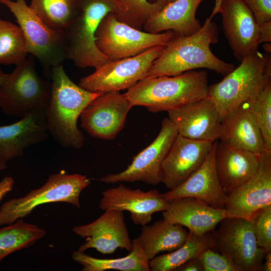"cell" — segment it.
Wrapping results in <instances>:
<instances>
[{
    "mask_svg": "<svg viewBox=\"0 0 271 271\" xmlns=\"http://www.w3.org/2000/svg\"><path fill=\"white\" fill-rule=\"evenodd\" d=\"M213 15L207 18L201 28L187 36L178 35L164 46L155 60L146 77L175 76L196 69L205 68L226 75L235 68L233 64L216 57L210 45L218 42V29L212 21Z\"/></svg>",
    "mask_w": 271,
    "mask_h": 271,
    "instance_id": "1",
    "label": "cell"
},
{
    "mask_svg": "<svg viewBox=\"0 0 271 271\" xmlns=\"http://www.w3.org/2000/svg\"><path fill=\"white\" fill-rule=\"evenodd\" d=\"M51 95L45 109L47 130L65 148L80 149L84 137L77 121L86 106L99 93L88 91L73 82L66 73L63 64L51 69Z\"/></svg>",
    "mask_w": 271,
    "mask_h": 271,
    "instance_id": "2",
    "label": "cell"
},
{
    "mask_svg": "<svg viewBox=\"0 0 271 271\" xmlns=\"http://www.w3.org/2000/svg\"><path fill=\"white\" fill-rule=\"evenodd\" d=\"M207 73L191 70L175 76L145 77L124 93L132 106L168 111L207 96Z\"/></svg>",
    "mask_w": 271,
    "mask_h": 271,
    "instance_id": "3",
    "label": "cell"
},
{
    "mask_svg": "<svg viewBox=\"0 0 271 271\" xmlns=\"http://www.w3.org/2000/svg\"><path fill=\"white\" fill-rule=\"evenodd\" d=\"M270 78V54L257 51L243 58L220 82L209 86L207 96L215 104L221 122L254 96Z\"/></svg>",
    "mask_w": 271,
    "mask_h": 271,
    "instance_id": "4",
    "label": "cell"
},
{
    "mask_svg": "<svg viewBox=\"0 0 271 271\" xmlns=\"http://www.w3.org/2000/svg\"><path fill=\"white\" fill-rule=\"evenodd\" d=\"M112 0H80L75 17L64 30L67 46V59L79 68H99L111 61L95 44V33L103 19L115 14Z\"/></svg>",
    "mask_w": 271,
    "mask_h": 271,
    "instance_id": "5",
    "label": "cell"
},
{
    "mask_svg": "<svg viewBox=\"0 0 271 271\" xmlns=\"http://www.w3.org/2000/svg\"><path fill=\"white\" fill-rule=\"evenodd\" d=\"M51 90L52 82L38 74L31 55L0 85V108L7 116L21 118L33 111L46 109Z\"/></svg>",
    "mask_w": 271,
    "mask_h": 271,
    "instance_id": "6",
    "label": "cell"
},
{
    "mask_svg": "<svg viewBox=\"0 0 271 271\" xmlns=\"http://www.w3.org/2000/svg\"><path fill=\"white\" fill-rule=\"evenodd\" d=\"M90 183L86 176L78 174L61 171L52 174L39 188L4 203L0 207V226L23 219L37 207L45 204L64 202L80 208V195Z\"/></svg>",
    "mask_w": 271,
    "mask_h": 271,
    "instance_id": "7",
    "label": "cell"
},
{
    "mask_svg": "<svg viewBox=\"0 0 271 271\" xmlns=\"http://www.w3.org/2000/svg\"><path fill=\"white\" fill-rule=\"evenodd\" d=\"M16 18L23 33L27 51L37 58L46 72L67 59L64 30L48 26L28 6L25 0H0Z\"/></svg>",
    "mask_w": 271,
    "mask_h": 271,
    "instance_id": "8",
    "label": "cell"
},
{
    "mask_svg": "<svg viewBox=\"0 0 271 271\" xmlns=\"http://www.w3.org/2000/svg\"><path fill=\"white\" fill-rule=\"evenodd\" d=\"M171 31L151 33L118 21L109 13L101 21L95 33L99 51L113 61L139 55L153 47L166 45L175 36Z\"/></svg>",
    "mask_w": 271,
    "mask_h": 271,
    "instance_id": "9",
    "label": "cell"
},
{
    "mask_svg": "<svg viewBox=\"0 0 271 271\" xmlns=\"http://www.w3.org/2000/svg\"><path fill=\"white\" fill-rule=\"evenodd\" d=\"M211 234V248L227 257L240 271L262 270L265 250L258 246L248 219L226 217Z\"/></svg>",
    "mask_w": 271,
    "mask_h": 271,
    "instance_id": "10",
    "label": "cell"
},
{
    "mask_svg": "<svg viewBox=\"0 0 271 271\" xmlns=\"http://www.w3.org/2000/svg\"><path fill=\"white\" fill-rule=\"evenodd\" d=\"M164 46H156L132 57L109 61L82 78L78 85L99 94L128 90L147 76Z\"/></svg>",
    "mask_w": 271,
    "mask_h": 271,
    "instance_id": "11",
    "label": "cell"
},
{
    "mask_svg": "<svg viewBox=\"0 0 271 271\" xmlns=\"http://www.w3.org/2000/svg\"><path fill=\"white\" fill-rule=\"evenodd\" d=\"M178 131L168 117L162 122L157 137L132 159L122 172L102 177L100 181L108 184L141 181L152 185L162 183L163 163Z\"/></svg>",
    "mask_w": 271,
    "mask_h": 271,
    "instance_id": "12",
    "label": "cell"
},
{
    "mask_svg": "<svg viewBox=\"0 0 271 271\" xmlns=\"http://www.w3.org/2000/svg\"><path fill=\"white\" fill-rule=\"evenodd\" d=\"M222 15V28L234 56L239 61L256 52L260 43L259 27L244 0H215Z\"/></svg>",
    "mask_w": 271,
    "mask_h": 271,
    "instance_id": "13",
    "label": "cell"
},
{
    "mask_svg": "<svg viewBox=\"0 0 271 271\" xmlns=\"http://www.w3.org/2000/svg\"><path fill=\"white\" fill-rule=\"evenodd\" d=\"M132 107L124 93L100 94L81 113V125L93 137L113 140L124 127L127 114Z\"/></svg>",
    "mask_w": 271,
    "mask_h": 271,
    "instance_id": "14",
    "label": "cell"
},
{
    "mask_svg": "<svg viewBox=\"0 0 271 271\" xmlns=\"http://www.w3.org/2000/svg\"><path fill=\"white\" fill-rule=\"evenodd\" d=\"M271 206V152L260 154L255 174L227 194L226 217L250 220L258 211Z\"/></svg>",
    "mask_w": 271,
    "mask_h": 271,
    "instance_id": "15",
    "label": "cell"
},
{
    "mask_svg": "<svg viewBox=\"0 0 271 271\" xmlns=\"http://www.w3.org/2000/svg\"><path fill=\"white\" fill-rule=\"evenodd\" d=\"M72 230L85 240L78 249L81 252L94 248L101 254H110L118 248L129 252L132 248V240L130 238L122 211L105 210L94 221L75 226Z\"/></svg>",
    "mask_w": 271,
    "mask_h": 271,
    "instance_id": "16",
    "label": "cell"
},
{
    "mask_svg": "<svg viewBox=\"0 0 271 271\" xmlns=\"http://www.w3.org/2000/svg\"><path fill=\"white\" fill-rule=\"evenodd\" d=\"M101 194L99 205L101 210L127 211L130 214L132 221L138 225L148 224L154 214L165 211L168 205V200L156 189L145 192L120 184Z\"/></svg>",
    "mask_w": 271,
    "mask_h": 271,
    "instance_id": "17",
    "label": "cell"
},
{
    "mask_svg": "<svg viewBox=\"0 0 271 271\" xmlns=\"http://www.w3.org/2000/svg\"><path fill=\"white\" fill-rule=\"evenodd\" d=\"M167 112L178 134L213 143L219 140L221 120L215 104L208 96Z\"/></svg>",
    "mask_w": 271,
    "mask_h": 271,
    "instance_id": "18",
    "label": "cell"
},
{
    "mask_svg": "<svg viewBox=\"0 0 271 271\" xmlns=\"http://www.w3.org/2000/svg\"><path fill=\"white\" fill-rule=\"evenodd\" d=\"M213 144L178 133L163 163L162 183L169 190L181 184L202 165Z\"/></svg>",
    "mask_w": 271,
    "mask_h": 271,
    "instance_id": "19",
    "label": "cell"
},
{
    "mask_svg": "<svg viewBox=\"0 0 271 271\" xmlns=\"http://www.w3.org/2000/svg\"><path fill=\"white\" fill-rule=\"evenodd\" d=\"M217 141L202 165L181 184L163 193L165 199L191 197L215 208H225L227 194L220 184L215 168Z\"/></svg>",
    "mask_w": 271,
    "mask_h": 271,
    "instance_id": "20",
    "label": "cell"
},
{
    "mask_svg": "<svg viewBox=\"0 0 271 271\" xmlns=\"http://www.w3.org/2000/svg\"><path fill=\"white\" fill-rule=\"evenodd\" d=\"M49 136L45 109L33 111L16 122L0 126V160L7 163L23 156L27 148L46 141Z\"/></svg>",
    "mask_w": 271,
    "mask_h": 271,
    "instance_id": "21",
    "label": "cell"
},
{
    "mask_svg": "<svg viewBox=\"0 0 271 271\" xmlns=\"http://www.w3.org/2000/svg\"><path fill=\"white\" fill-rule=\"evenodd\" d=\"M168 201V207L163 211V219L197 234L212 232L226 217L225 208H215L193 198L180 197Z\"/></svg>",
    "mask_w": 271,
    "mask_h": 271,
    "instance_id": "22",
    "label": "cell"
},
{
    "mask_svg": "<svg viewBox=\"0 0 271 271\" xmlns=\"http://www.w3.org/2000/svg\"><path fill=\"white\" fill-rule=\"evenodd\" d=\"M259 163L260 155L217 141L215 168L220 184L227 194L251 178Z\"/></svg>",
    "mask_w": 271,
    "mask_h": 271,
    "instance_id": "23",
    "label": "cell"
},
{
    "mask_svg": "<svg viewBox=\"0 0 271 271\" xmlns=\"http://www.w3.org/2000/svg\"><path fill=\"white\" fill-rule=\"evenodd\" d=\"M219 139L231 147L259 155L266 150L261 132L246 103L221 122Z\"/></svg>",
    "mask_w": 271,
    "mask_h": 271,
    "instance_id": "24",
    "label": "cell"
},
{
    "mask_svg": "<svg viewBox=\"0 0 271 271\" xmlns=\"http://www.w3.org/2000/svg\"><path fill=\"white\" fill-rule=\"evenodd\" d=\"M203 0H175L167 4L144 25L145 31L160 33L167 31L187 36L201 27L196 18L197 9Z\"/></svg>",
    "mask_w": 271,
    "mask_h": 271,
    "instance_id": "25",
    "label": "cell"
},
{
    "mask_svg": "<svg viewBox=\"0 0 271 271\" xmlns=\"http://www.w3.org/2000/svg\"><path fill=\"white\" fill-rule=\"evenodd\" d=\"M188 233L184 227L163 219L152 225L142 226L141 233L136 239L150 260L160 252L179 247L186 240Z\"/></svg>",
    "mask_w": 271,
    "mask_h": 271,
    "instance_id": "26",
    "label": "cell"
},
{
    "mask_svg": "<svg viewBox=\"0 0 271 271\" xmlns=\"http://www.w3.org/2000/svg\"><path fill=\"white\" fill-rule=\"evenodd\" d=\"M132 240L129 253L122 257L102 259L89 256L78 250L74 251L72 259L83 266V271H105L114 269L121 271H151L149 260L136 239Z\"/></svg>",
    "mask_w": 271,
    "mask_h": 271,
    "instance_id": "27",
    "label": "cell"
},
{
    "mask_svg": "<svg viewBox=\"0 0 271 271\" xmlns=\"http://www.w3.org/2000/svg\"><path fill=\"white\" fill-rule=\"evenodd\" d=\"M210 232L197 234L189 231L185 242L171 252L156 256L149 260L152 271H173L188 260L198 257L206 248H211Z\"/></svg>",
    "mask_w": 271,
    "mask_h": 271,
    "instance_id": "28",
    "label": "cell"
},
{
    "mask_svg": "<svg viewBox=\"0 0 271 271\" xmlns=\"http://www.w3.org/2000/svg\"><path fill=\"white\" fill-rule=\"evenodd\" d=\"M45 234L44 229L23 218L0 228V263L9 254L33 245Z\"/></svg>",
    "mask_w": 271,
    "mask_h": 271,
    "instance_id": "29",
    "label": "cell"
},
{
    "mask_svg": "<svg viewBox=\"0 0 271 271\" xmlns=\"http://www.w3.org/2000/svg\"><path fill=\"white\" fill-rule=\"evenodd\" d=\"M80 0H31L30 8L49 27L64 30L77 14Z\"/></svg>",
    "mask_w": 271,
    "mask_h": 271,
    "instance_id": "30",
    "label": "cell"
},
{
    "mask_svg": "<svg viewBox=\"0 0 271 271\" xmlns=\"http://www.w3.org/2000/svg\"><path fill=\"white\" fill-rule=\"evenodd\" d=\"M117 19L133 28L142 30L145 23L167 4L164 0H112Z\"/></svg>",
    "mask_w": 271,
    "mask_h": 271,
    "instance_id": "31",
    "label": "cell"
},
{
    "mask_svg": "<svg viewBox=\"0 0 271 271\" xmlns=\"http://www.w3.org/2000/svg\"><path fill=\"white\" fill-rule=\"evenodd\" d=\"M28 54L20 27L0 19V64L16 66L24 62Z\"/></svg>",
    "mask_w": 271,
    "mask_h": 271,
    "instance_id": "32",
    "label": "cell"
},
{
    "mask_svg": "<svg viewBox=\"0 0 271 271\" xmlns=\"http://www.w3.org/2000/svg\"><path fill=\"white\" fill-rule=\"evenodd\" d=\"M246 103L261 132L265 150L271 152V78Z\"/></svg>",
    "mask_w": 271,
    "mask_h": 271,
    "instance_id": "33",
    "label": "cell"
},
{
    "mask_svg": "<svg viewBox=\"0 0 271 271\" xmlns=\"http://www.w3.org/2000/svg\"><path fill=\"white\" fill-rule=\"evenodd\" d=\"M249 220L258 246L265 252L271 251V206L256 212Z\"/></svg>",
    "mask_w": 271,
    "mask_h": 271,
    "instance_id": "34",
    "label": "cell"
},
{
    "mask_svg": "<svg viewBox=\"0 0 271 271\" xmlns=\"http://www.w3.org/2000/svg\"><path fill=\"white\" fill-rule=\"evenodd\" d=\"M198 258L203 271H240L227 257L210 247L205 249Z\"/></svg>",
    "mask_w": 271,
    "mask_h": 271,
    "instance_id": "35",
    "label": "cell"
},
{
    "mask_svg": "<svg viewBox=\"0 0 271 271\" xmlns=\"http://www.w3.org/2000/svg\"><path fill=\"white\" fill-rule=\"evenodd\" d=\"M258 25L271 21V0H244Z\"/></svg>",
    "mask_w": 271,
    "mask_h": 271,
    "instance_id": "36",
    "label": "cell"
},
{
    "mask_svg": "<svg viewBox=\"0 0 271 271\" xmlns=\"http://www.w3.org/2000/svg\"><path fill=\"white\" fill-rule=\"evenodd\" d=\"M175 271H203V268L199 258L196 257L186 262Z\"/></svg>",
    "mask_w": 271,
    "mask_h": 271,
    "instance_id": "37",
    "label": "cell"
},
{
    "mask_svg": "<svg viewBox=\"0 0 271 271\" xmlns=\"http://www.w3.org/2000/svg\"><path fill=\"white\" fill-rule=\"evenodd\" d=\"M14 180L10 176H5L0 181V202L13 188Z\"/></svg>",
    "mask_w": 271,
    "mask_h": 271,
    "instance_id": "38",
    "label": "cell"
},
{
    "mask_svg": "<svg viewBox=\"0 0 271 271\" xmlns=\"http://www.w3.org/2000/svg\"><path fill=\"white\" fill-rule=\"evenodd\" d=\"M260 43L271 42V21L259 25Z\"/></svg>",
    "mask_w": 271,
    "mask_h": 271,
    "instance_id": "39",
    "label": "cell"
},
{
    "mask_svg": "<svg viewBox=\"0 0 271 271\" xmlns=\"http://www.w3.org/2000/svg\"><path fill=\"white\" fill-rule=\"evenodd\" d=\"M262 270H271V251L265 252L262 264Z\"/></svg>",
    "mask_w": 271,
    "mask_h": 271,
    "instance_id": "40",
    "label": "cell"
},
{
    "mask_svg": "<svg viewBox=\"0 0 271 271\" xmlns=\"http://www.w3.org/2000/svg\"><path fill=\"white\" fill-rule=\"evenodd\" d=\"M262 47H263V50L267 54H270V53H271L270 42L264 43Z\"/></svg>",
    "mask_w": 271,
    "mask_h": 271,
    "instance_id": "41",
    "label": "cell"
},
{
    "mask_svg": "<svg viewBox=\"0 0 271 271\" xmlns=\"http://www.w3.org/2000/svg\"><path fill=\"white\" fill-rule=\"evenodd\" d=\"M8 75V74L5 73L0 68V85L4 83Z\"/></svg>",
    "mask_w": 271,
    "mask_h": 271,
    "instance_id": "42",
    "label": "cell"
},
{
    "mask_svg": "<svg viewBox=\"0 0 271 271\" xmlns=\"http://www.w3.org/2000/svg\"><path fill=\"white\" fill-rule=\"evenodd\" d=\"M7 168V163L0 160V172Z\"/></svg>",
    "mask_w": 271,
    "mask_h": 271,
    "instance_id": "43",
    "label": "cell"
},
{
    "mask_svg": "<svg viewBox=\"0 0 271 271\" xmlns=\"http://www.w3.org/2000/svg\"><path fill=\"white\" fill-rule=\"evenodd\" d=\"M167 4L172 2L175 0H164Z\"/></svg>",
    "mask_w": 271,
    "mask_h": 271,
    "instance_id": "44",
    "label": "cell"
},
{
    "mask_svg": "<svg viewBox=\"0 0 271 271\" xmlns=\"http://www.w3.org/2000/svg\"><path fill=\"white\" fill-rule=\"evenodd\" d=\"M156 1V0H155V1Z\"/></svg>",
    "mask_w": 271,
    "mask_h": 271,
    "instance_id": "45",
    "label": "cell"
}]
</instances>
